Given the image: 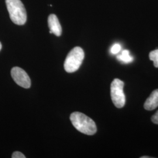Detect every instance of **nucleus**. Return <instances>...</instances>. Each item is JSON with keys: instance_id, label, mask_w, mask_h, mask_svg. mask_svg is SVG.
Segmentation results:
<instances>
[{"instance_id": "f257e3e1", "label": "nucleus", "mask_w": 158, "mask_h": 158, "mask_svg": "<svg viewBox=\"0 0 158 158\" xmlns=\"http://www.w3.org/2000/svg\"><path fill=\"white\" fill-rule=\"evenodd\" d=\"M70 121L76 130L88 135H93L97 132L94 121L84 114L79 112L73 113L70 117Z\"/></svg>"}, {"instance_id": "f03ea898", "label": "nucleus", "mask_w": 158, "mask_h": 158, "mask_svg": "<svg viewBox=\"0 0 158 158\" xmlns=\"http://www.w3.org/2000/svg\"><path fill=\"white\" fill-rule=\"evenodd\" d=\"M6 6L12 21L18 25H24L27 19V12L21 0H6Z\"/></svg>"}, {"instance_id": "7ed1b4c3", "label": "nucleus", "mask_w": 158, "mask_h": 158, "mask_svg": "<svg viewBox=\"0 0 158 158\" xmlns=\"http://www.w3.org/2000/svg\"><path fill=\"white\" fill-rule=\"evenodd\" d=\"M85 52L82 48L77 46L74 48L68 53L64 63V68L68 73H73L77 71L83 61Z\"/></svg>"}, {"instance_id": "20e7f679", "label": "nucleus", "mask_w": 158, "mask_h": 158, "mask_svg": "<svg viewBox=\"0 0 158 158\" xmlns=\"http://www.w3.org/2000/svg\"><path fill=\"white\" fill-rule=\"evenodd\" d=\"M124 83L118 79H115L111 84V97L116 107L121 108L125 106V96L123 88Z\"/></svg>"}, {"instance_id": "39448f33", "label": "nucleus", "mask_w": 158, "mask_h": 158, "mask_svg": "<svg viewBox=\"0 0 158 158\" xmlns=\"http://www.w3.org/2000/svg\"><path fill=\"white\" fill-rule=\"evenodd\" d=\"M11 74L12 78L17 85L25 89H28L31 87V79L28 74L23 69L19 67L12 68Z\"/></svg>"}, {"instance_id": "423d86ee", "label": "nucleus", "mask_w": 158, "mask_h": 158, "mask_svg": "<svg viewBox=\"0 0 158 158\" xmlns=\"http://www.w3.org/2000/svg\"><path fill=\"white\" fill-rule=\"evenodd\" d=\"M48 26L50 29V33L59 36L62 34V27L59 19L55 14H51L48 17Z\"/></svg>"}, {"instance_id": "0eeeda50", "label": "nucleus", "mask_w": 158, "mask_h": 158, "mask_svg": "<svg viewBox=\"0 0 158 158\" xmlns=\"http://www.w3.org/2000/svg\"><path fill=\"white\" fill-rule=\"evenodd\" d=\"M143 107L145 110L152 111L158 107V89L153 91L145 102Z\"/></svg>"}, {"instance_id": "6e6552de", "label": "nucleus", "mask_w": 158, "mask_h": 158, "mask_svg": "<svg viewBox=\"0 0 158 158\" xmlns=\"http://www.w3.org/2000/svg\"><path fill=\"white\" fill-rule=\"evenodd\" d=\"M117 59L119 61L125 63H129L132 62L134 60L133 57L130 55V52L128 50H124L121 52V54L117 56Z\"/></svg>"}, {"instance_id": "1a4fd4ad", "label": "nucleus", "mask_w": 158, "mask_h": 158, "mask_svg": "<svg viewBox=\"0 0 158 158\" xmlns=\"http://www.w3.org/2000/svg\"><path fill=\"white\" fill-rule=\"evenodd\" d=\"M149 57L150 60L153 61L155 67L158 68V49L151 52Z\"/></svg>"}, {"instance_id": "9d476101", "label": "nucleus", "mask_w": 158, "mask_h": 158, "mask_svg": "<svg viewBox=\"0 0 158 158\" xmlns=\"http://www.w3.org/2000/svg\"><path fill=\"white\" fill-rule=\"evenodd\" d=\"M121 50V46L118 44H115L111 47L110 51L112 54L115 55V54L118 53Z\"/></svg>"}, {"instance_id": "9b49d317", "label": "nucleus", "mask_w": 158, "mask_h": 158, "mask_svg": "<svg viewBox=\"0 0 158 158\" xmlns=\"http://www.w3.org/2000/svg\"><path fill=\"white\" fill-rule=\"evenodd\" d=\"M12 158H25V156L20 152H18L16 151L15 152L13 153L12 155Z\"/></svg>"}, {"instance_id": "f8f14e48", "label": "nucleus", "mask_w": 158, "mask_h": 158, "mask_svg": "<svg viewBox=\"0 0 158 158\" xmlns=\"http://www.w3.org/2000/svg\"><path fill=\"white\" fill-rule=\"evenodd\" d=\"M151 120H152L153 123L158 125V110L152 117Z\"/></svg>"}, {"instance_id": "ddd939ff", "label": "nucleus", "mask_w": 158, "mask_h": 158, "mask_svg": "<svg viewBox=\"0 0 158 158\" xmlns=\"http://www.w3.org/2000/svg\"><path fill=\"white\" fill-rule=\"evenodd\" d=\"M151 157H149V156H142L141 158H150Z\"/></svg>"}, {"instance_id": "4468645a", "label": "nucleus", "mask_w": 158, "mask_h": 158, "mask_svg": "<svg viewBox=\"0 0 158 158\" xmlns=\"http://www.w3.org/2000/svg\"><path fill=\"white\" fill-rule=\"evenodd\" d=\"M1 48H2V45H1V42H0V51H1Z\"/></svg>"}]
</instances>
